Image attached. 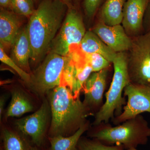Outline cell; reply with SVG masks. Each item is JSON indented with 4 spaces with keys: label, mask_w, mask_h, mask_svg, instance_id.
I'll list each match as a JSON object with an SVG mask.
<instances>
[{
    "label": "cell",
    "mask_w": 150,
    "mask_h": 150,
    "mask_svg": "<svg viewBox=\"0 0 150 150\" xmlns=\"http://www.w3.org/2000/svg\"><path fill=\"white\" fill-rule=\"evenodd\" d=\"M68 8L57 0H42L27 24L31 43L30 61L37 65L49 52L64 21Z\"/></svg>",
    "instance_id": "1"
},
{
    "label": "cell",
    "mask_w": 150,
    "mask_h": 150,
    "mask_svg": "<svg viewBox=\"0 0 150 150\" xmlns=\"http://www.w3.org/2000/svg\"><path fill=\"white\" fill-rule=\"evenodd\" d=\"M52 90L49 96L52 115L50 137L71 136L94 113L68 87L61 85Z\"/></svg>",
    "instance_id": "2"
},
{
    "label": "cell",
    "mask_w": 150,
    "mask_h": 150,
    "mask_svg": "<svg viewBox=\"0 0 150 150\" xmlns=\"http://www.w3.org/2000/svg\"><path fill=\"white\" fill-rule=\"evenodd\" d=\"M89 137L108 146L121 145L125 150L146 145L150 137V127L142 115L112 126L102 122L93 126Z\"/></svg>",
    "instance_id": "3"
},
{
    "label": "cell",
    "mask_w": 150,
    "mask_h": 150,
    "mask_svg": "<svg viewBox=\"0 0 150 150\" xmlns=\"http://www.w3.org/2000/svg\"><path fill=\"white\" fill-rule=\"evenodd\" d=\"M112 64L114 72L112 82L105 94V102L95 114L93 126L102 122L109 123L110 120L121 114L126 103L125 97L122 96L124 88L130 83L126 52L117 53Z\"/></svg>",
    "instance_id": "4"
},
{
    "label": "cell",
    "mask_w": 150,
    "mask_h": 150,
    "mask_svg": "<svg viewBox=\"0 0 150 150\" xmlns=\"http://www.w3.org/2000/svg\"><path fill=\"white\" fill-rule=\"evenodd\" d=\"M69 59V55L63 56L48 52L42 63L30 74V81L27 85L40 95L62 85Z\"/></svg>",
    "instance_id": "5"
},
{
    "label": "cell",
    "mask_w": 150,
    "mask_h": 150,
    "mask_svg": "<svg viewBox=\"0 0 150 150\" xmlns=\"http://www.w3.org/2000/svg\"><path fill=\"white\" fill-rule=\"evenodd\" d=\"M131 38V47L126 51L130 82L150 85V30Z\"/></svg>",
    "instance_id": "6"
},
{
    "label": "cell",
    "mask_w": 150,
    "mask_h": 150,
    "mask_svg": "<svg viewBox=\"0 0 150 150\" xmlns=\"http://www.w3.org/2000/svg\"><path fill=\"white\" fill-rule=\"evenodd\" d=\"M83 19L79 8L68 9L61 28L52 41L49 52L67 56L73 46H79L85 35Z\"/></svg>",
    "instance_id": "7"
},
{
    "label": "cell",
    "mask_w": 150,
    "mask_h": 150,
    "mask_svg": "<svg viewBox=\"0 0 150 150\" xmlns=\"http://www.w3.org/2000/svg\"><path fill=\"white\" fill-rule=\"evenodd\" d=\"M123 93L127 97V101L121 114L111 120L114 125H119L143 112H150V84L129 83Z\"/></svg>",
    "instance_id": "8"
},
{
    "label": "cell",
    "mask_w": 150,
    "mask_h": 150,
    "mask_svg": "<svg viewBox=\"0 0 150 150\" xmlns=\"http://www.w3.org/2000/svg\"><path fill=\"white\" fill-rule=\"evenodd\" d=\"M69 56V59L64 73L62 86L70 88L75 97H79L84 84L93 71L84 57L78 56L74 51Z\"/></svg>",
    "instance_id": "9"
},
{
    "label": "cell",
    "mask_w": 150,
    "mask_h": 150,
    "mask_svg": "<svg viewBox=\"0 0 150 150\" xmlns=\"http://www.w3.org/2000/svg\"><path fill=\"white\" fill-rule=\"evenodd\" d=\"M49 106L46 100L36 112L18 119L16 126L23 134L30 137L34 144L40 146L43 142L48 121Z\"/></svg>",
    "instance_id": "10"
},
{
    "label": "cell",
    "mask_w": 150,
    "mask_h": 150,
    "mask_svg": "<svg viewBox=\"0 0 150 150\" xmlns=\"http://www.w3.org/2000/svg\"><path fill=\"white\" fill-rule=\"evenodd\" d=\"M91 30L115 53L126 52L131 47L132 38L121 24L110 26L98 21Z\"/></svg>",
    "instance_id": "11"
},
{
    "label": "cell",
    "mask_w": 150,
    "mask_h": 150,
    "mask_svg": "<svg viewBox=\"0 0 150 150\" xmlns=\"http://www.w3.org/2000/svg\"><path fill=\"white\" fill-rule=\"evenodd\" d=\"M150 0H126L122 25L129 37L134 38L144 33L143 21Z\"/></svg>",
    "instance_id": "12"
},
{
    "label": "cell",
    "mask_w": 150,
    "mask_h": 150,
    "mask_svg": "<svg viewBox=\"0 0 150 150\" xmlns=\"http://www.w3.org/2000/svg\"><path fill=\"white\" fill-rule=\"evenodd\" d=\"M108 68L92 73L84 84V103L94 113L103 104V98L106 86Z\"/></svg>",
    "instance_id": "13"
},
{
    "label": "cell",
    "mask_w": 150,
    "mask_h": 150,
    "mask_svg": "<svg viewBox=\"0 0 150 150\" xmlns=\"http://www.w3.org/2000/svg\"><path fill=\"white\" fill-rule=\"evenodd\" d=\"M21 16L8 9L1 8L0 46L5 51L11 49L22 28Z\"/></svg>",
    "instance_id": "14"
},
{
    "label": "cell",
    "mask_w": 150,
    "mask_h": 150,
    "mask_svg": "<svg viewBox=\"0 0 150 150\" xmlns=\"http://www.w3.org/2000/svg\"><path fill=\"white\" fill-rule=\"evenodd\" d=\"M11 49V58L21 69L30 74L29 62L32 49L27 24L21 28Z\"/></svg>",
    "instance_id": "15"
},
{
    "label": "cell",
    "mask_w": 150,
    "mask_h": 150,
    "mask_svg": "<svg viewBox=\"0 0 150 150\" xmlns=\"http://www.w3.org/2000/svg\"><path fill=\"white\" fill-rule=\"evenodd\" d=\"M79 47L83 54H100L111 63L117 54L91 30L86 31Z\"/></svg>",
    "instance_id": "16"
},
{
    "label": "cell",
    "mask_w": 150,
    "mask_h": 150,
    "mask_svg": "<svg viewBox=\"0 0 150 150\" xmlns=\"http://www.w3.org/2000/svg\"><path fill=\"white\" fill-rule=\"evenodd\" d=\"M126 0H106L97 13L98 19L110 26L121 24Z\"/></svg>",
    "instance_id": "17"
},
{
    "label": "cell",
    "mask_w": 150,
    "mask_h": 150,
    "mask_svg": "<svg viewBox=\"0 0 150 150\" xmlns=\"http://www.w3.org/2000/svg\"><path fill=\"white\" fill-rule=\"evenodd\" d=\"M89 125L90 123L87 121L74 134L68 137L58 136L50 137V150H78L79 141L83 134L88 130Z\"/></svg>",
    "instance_id": "18"
},
{
    "label": "cell",
    "mask_w": 150,
    "mask_h": 150,
    "mask_svg": "<svg viewBox=\"0 0 150 150\" xmlns=\"http://www.w3.org/2000/svg\"><path fill=\"white\" fill-rule=\"evenodd\" d=\"M11 95V100L6 113V117H20L33 110L32 104L21 91L15 90Z\"/></svg>",
    "instance_id": "19"
},
{
    "label": "cell",
    "mask_w": 150,
    "mask_h": 150,
    "mask_svg": "<svg viewBox=\"0 0 150 150\" xmlns=\"http://www.w3.org/2000/svg\"><path fill=\"white\" fill-rule=\"evenodd\" d=\"M78 150H124L123 146H108L96 139L81 137L77 145Z\"/></svg>",
    "instance_id": "20"
},
{
    "label": "cell",
    "mask_w": 150,
    "mask_h": 150,
    "mask_svg": "<svg viewBox=\"0 0 150 150\" xmlns=\"http://www.w3.org/2000/svg\"><path fill=\"white\" fill-rule=\"evenodd\" d=\"M2 137L4 150H26L24 141L14 132L4 129Z\"/></svg>",
    "instance_id": "21"
},
{
    "label": "cell",
    "mask_w": 150,
    "mask_h": 150,
    "mask_svg": "<svg viewBox=\"0 0 150 150\" xmlns=\"http://www.w3.org/2000/svg\"><path fill=\"white\" fill-rule=\"evenodd\" d=\"M33 0H10L9 9L21 16L29 17L35 10Z\"/></svg>",
    "instance_id": "22"
},
{
    "label": "cell",
    "mask_w": 150,
    "mask_h": 150,
    "mask_svg": "<svg viewBox=\"0 0 150 150\" xmlns=\"http://www.w3.org/2000/svg\"><path fill=\"white\" fill-rule=\"evenodd\" d=\"M84 56L85 60L91 67L93 72L108 69L111 63L102 55L96 53L84 54Z\"/></svg>",
    "instance_id": "23"
},
{
    "label": "cell",
    "mask_w": 150,
    "mask_h": 150,
    "mask_svg": "<svg viewBox=\"0 0 150 150\" xmlns=\"http://www.w3.org/2000/svg\"><path fill=\"white\" fill-rule=\"evenodd\" d=\"M0 60L4 64L13 69L17 73L21 79L24 81L25 83L27 84L29 82L31 78L30 74L23 70L16 64L11 58L8 56L6 51L1 46H0Z\"/></svg>",
    "instance_id": "24"
},
{
    "label": "cell",
    "mask_w": 150,
    "mask_h": 150,
    "mask_svg": "<svg viewBox=\"0 0 150 150\" xmlns=\"http://www.w3.org/2000/svg\"><path fill=\"white\" fill-rule=\"evenodd\" d=\"M106 0H83L84 12L87 18L93 19Z\"/></svg>",
    "instance_id": "25"
},
{
    "label": "cell",
    "mask_w": 150,
    "mask_h": 150,
    "mask_svg": "<svg viewBox=\"0 0 150 150\" xmlns=\"http://www.w3.org/2000/svg\"><path fill=\"white\" fill-rule=\"evenodd\" d=\"M143 27L144 33L150 30V1L145 11L143 21Z\"/></svg>",
    "instance_id": "26"
},
{
    "label": "cell",
    "mask_w": 150,
    "mask_h": 150,
    "mask_svg": "<svg viewBox=\"0 0 150 150\" xmlns=\"http://www.w3.org/2000/svg\"><path fill=\"white\" fill-rule=\"evenodd\" d=\"M57 1H60L64 3L67 6L68 9L74 8L76 7L74 4L72 0H57Z\"/></svg>",
    "instance_id": "27"
},
{
    "label": "cell",
    "mask_w": 150,
    "mask_h": 150,
    "mask_svg": "<svg viewBox=\"0 0 150 150\" xmlns=\"http://www.w3.org/2000/svg\"><path fill=\"white\" fill-rule=\"evenodd\" d=\"M10 5V0H0L1 8L8 9Z\"/></svg>",
    "instance_id": "28"
},
{
    "label": "cell",
    "mask_w": 150,
    "mask_h": 150,
    "mask_svg": "<svg viewBox=\"0 0 150 150\" xmlns=\"http://www.w3.org/2000/svg\"><path fill=\"white\" fill-rule=\"evenodd\" d=\"M5 101V99L3 97H1L0 100V118H1V115L2 114L3 110H4V106Z\"/></svg>",
    "instance_id": "29"
},
{
    "label": "cell",
    "mask_w": 150,
    "mask_h": 150,
    "mask_svg": "<svg viewBox=\"0 0 150 150\" xmlns=\"http://www.w3.org/2000/svg\"><path fill=\"white\" fill-rule=\"evenodd\" d=\"M72 1L75 6L79 8V4L81 0H72Z\"/></svg>",
    "instance_id": "30"
},
{
    "label": "cell",
    "mask_w": 150,
    "mask_h": 150,
    "mask_svg": "<svg viewBox=\"0 0 150 150\" xmlns=\"http://www.w3.org/2000/svg\"><path fill=\"white\" fill-rule=\"evenodd\" d=\"M124 150H138L137 149V148H131V149H128Z\"/></svg>",
    "instance_id": "31"
},
{
    "label": "cell",
    "mask_w": 150,
    "mask_h": 150,
    "mask_svg": "<svg viewBox=\"0 0 150 150\" xmlns=\"http://www.w3.org/2000/svg\"><path fill=\"white\" fill-rule=\"evenodd\" d=\"M34 3L37 2L39 0H33Z\"/></svg>",
    "instance_id": "32"
},
{
    "label": "cell",
    "mask_w": 150,
    "mask_h": 150,
    "mask_svg": "<svg viewBox=\"0 0 150 150\" xmlns=\"http://www.w3.org/2000/svg\"><path fill=\"white\" fill-rule=\"evenodd\" d=\"M31 150H38L37 149H35V148H33V149H31Z\"/></svg>",
    "instance_id": "33"
}]
</instances>
